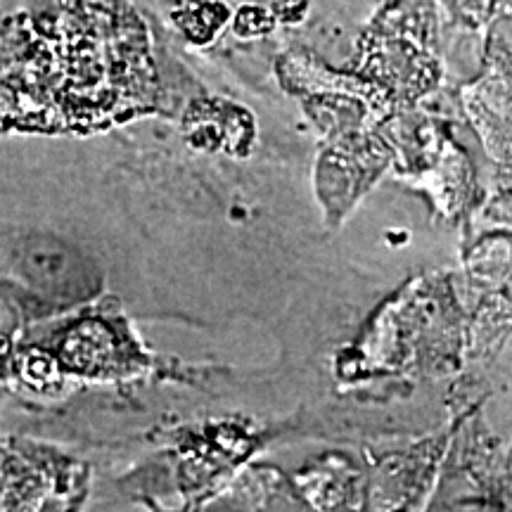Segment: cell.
<instances>
[{
	"instance_id": "obj_1",
	"label": "cell",
	"mask_w": 512,
	"mask_h": 512,
	"mask_svg": "<svg viewBox=\"0 0 512 512\" xmlns=\"http://www.w3.org/2000/svg\"><path fill=\"white\" fill-rule=\"evenodd\" d=\"M200 368L152 354L117 297L41 320L19 342L10 382L53 396L67 384H128L138 380L195 382Z\"/></svg>"
},
{
	"instance_id": "obj_2",
	"label": "cell",
	"mask_w": 512,
	"mask_h": 512,
	"mask_svg": "<svg viewBox=\"0 0 512 512\" xmlns=\"http://www.w3.org/2000/svg\"><path fill=\"white\" fill-rule=\"evenodd\" d=\"M356 76L389 112L411 110L444 79L437 0H387L358 43Z\"/></svg>"
},
{
	"instance_id": "obj_3",
	"label": "cell",
	"mask_w": 512,
	"mask_h": 512,
	"mask_svg": "<svg viewBox=\"0 0 512 512\" xmlns=\"http://www.w3.org/2000/svg\"><path fill=\"white\" fill-rule=\"evenodd\" d=\"M451 441L422 512H512L505 448L482 418V401L451 420Z\"/></svg>"
},
{
	"instance_id": "obj_4",
	"label": "cell",
	"mask_w": 512,
	"mask_h": 512,
	"mask_svg": "<svg viewBox=\"0 0 512 512\" xmlns=\"http://www.w3.org/2000/svg\"><path fill=\"white\" fill-rule=\"evenodd\" d=\"M5 275L27 287L55 316L98 302L105 268L86 249L53 233H27L3 252Z\"/></svg>"
},
{
	"instance_id": "obj_5",
	"label": "cell",
	"mask_w": 512,
	"mask_h": 512,
	"mask_svg": "<svg viewBox=\"0 0 512 512\" xmlns=\"http://www.w3.org/2000/svg\"><path fill=\"white\" fill-rule=\"evenodd\" d=\"M465 110L494 162L496 197L512 202V43L486 31L482 69L465 86Z\"/></svg>"
},
{
	"instance_id": "obj_6",
	"label": "cell",
	"mask_w": 512,
	"mask_h": 512,
	"mask_svg": "<svg viewBox=\"0 0 512 512\" xmlns=\"http://www.w3.org/2000/svg\"><path fill=\"white\" fill-rule=\"evenodd\" d=\"M392 162V143L382 136L380 128L325 140L313 171V185L330 228L342 226Z\"/></svg>"
},
{
	"instance_id": "obj_7",
	"label": "cell",
	"mask_w": 512,
	"mask_h": 512,
	"mask_svg": "<svg viewBox=\"0 0 512 512\" xmlns=\"http://www.w3.org/2000/svg\"><path fill=\"white\" fill-rule=\"evenodd\" d=\"M451 432L453 427L448 425L413 444L370 453L366 472L375 512H415L425 508L437 484Z\"/></svg>"
},
{
	"instance_id": "obj_8",
	"label": "cell",
	"mask_w": 512,
	"mask_h": 512,
	"mask_svg": "<svg viewBox=\"0 0 512 512\" xmlns=\"http://www.w3.org/2000/svg\"><path fill=\"white\" fill-rule=\"evenodd\" d=\"M292 482L311 512H375L366 463H358L347 453L318 458Z\"/></svg>"
},
{
	"instance_id": "obj_9",
	"label": "cell",
	"mask_w": 512,
	"mask_h": 512,
	"mask_svg": "<svg viewBox=\"0 0 512 512\" xmlns=\"http://www.w3.org/2000/svg\"><path fill=\"white\" fill-rule=\"evenodd\" d=\"M183 133L200 150H223L245 157L254 143L252 114L223 100H197L185 112Z\"/></svg>"
},
{
	"instance_id": "obj_10",
	"label": "cell",
	"mask_w": 512,
	"mask_h": 512,
	"mask_svg": "<svg viewBox=\"0 0 512 512\" xmlns=\"http://www.w3.org/2000/svg\"><path fill=\"white\" fill-rule=\"evenodd\" d=\"M53 316L55 313L27 287L8 275H0V382H10L12 361L27 332Z\"/></svg>"
},
{
	"instance_id": "obj_11",
	"label": "cell",
	"mask_w": 512,
	"mask_h": 512,
	"mask_svg": "<svg viewBox=\"0 0 512 512\" xmlns=\"http://www.w3.org/2000/svg\"><path fill=\"white\" fill-rule=\"evenodd\" d=\"M176 27L188 36V41L204 46V43L214 41V36L223 29V24L228 22L230 12L223 3L216 0H202V3H190L181 8L174 15Z\"/></svg>"
},
{
	"instance_id": "obj_12",
	"label": "cell",
	"mask_w": 512,
	"mask_h": 512,
	"mask_svg": "<svg viewBox=\"0 0 512 512\" xmlns=\"http://www.w3.org/2000/svg\"><path fill=\"white\" fill-rule=\"evenodd\" d=\"M453 24L465 31H486L494 22L501 0H439Z\"/></svg>"
},
{
	"instance_id": "obj_13",
	"label": "cell",
	"mask_w": 512,
	"mask_h": 512,
	"mask_svg": "<svg viewBox=\"0 0 512 512\" xmlns=\"http://www.w3.org/2000/svg\"><path fill=\"white\" fill-rule=\"evenodd\" d=\"M275 27V15L264 8H256V5H245L238 10V15L233 19V29L240 38H256L271 34Z\"/></svg>"
},
{
	"instance_id": "obj_14",
	"label": "cell",
	"mask_w": 512,
	"mask_h": 512,
	"mask_svg": "<svg viewBox=\"0 0 512 512\" xmlns=\"http://www.w3.org/2000/svg\"><path fill=\"white\" fill-rule=\"evenodd\" d=\"M271 8L280 22H302L306 0H271Z\"/></svg>"
},
{
	"instance_id": "obj_15",
	"label": "cell",
	"mask_w": 512,
	"mask_h": 512,
	"mask_svg": "<svg viewBox=\"0 0 512 512\" xmlns=\"http://www.w3.org/2000/svg\"><path fill=\"white\" fill-rule=\"evenodd\" d=\"M486 31H496V34H501L503 38H508V41L512 43V0H501L494 22L489 24V29Z\"/></svg>"
},
{
	"instance_id": "obj_16",
	"label": "cell",
	"mask_w": 512,
	"mask_h": 512,
	"mask_svg": "<svg viewBox=\"0 0 512 512\" xmlns=\"http://www.w3.org/2000/svg\"><path fill=\"white\" fill-rule=\"evenodd\" d=\"M140 501L147 505V510H150V512H200L202 505H204V503H197V501H188V503L183 505V508L169 510V508H162V505H157L155 498H150V496H143V498H140Z\"/></svg>"
},
{
	"instance_id": "obj_17",
	"label": "cell",
	"mask_w": 512,
	"mask_h": 512,
	"mask_svg": "<svg viewBox=\"0 0 512 512\" xmlns=\"http://www.w3.org/2000/svg\"><path fill=\"white\" fill-rule=\"evenodd\" d=\"M505 470H508V479H510V489H512V441L505 446Z\"/></svg>"
}]
</instances>
